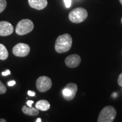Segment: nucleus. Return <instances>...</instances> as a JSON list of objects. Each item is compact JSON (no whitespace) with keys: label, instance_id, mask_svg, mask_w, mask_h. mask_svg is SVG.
<instances>
[{"label":"nucleus","instance_id":"9d476101","mask_svg":"<svg viewBox=\"0 0 122 122\" xmlns=\"http://www.w3.org/2000/svg\"><path fill=\"white\" fill-rule=\"evenodd\" d=\"M29 5L36 10H42L48 5L47 0H28Z\"/></svg>","mask_w":122,"mask_h":122},{"label":"nucleus","instance_id":"9b49d317","mask_svg":"<svg viewBox=\"0 0 122 122\" xmlns=\"http://www.w3.org/2000/svg\"><path fill=\"white\" fill-rule=\"evenodd\" d=\"M35 106H36V109L39 110L44 111L48 110L50 109V104L48 101L41 100L36 102Z\"/></svg>","mask_w":122,"mask_h":122},{"label":"nucleus","instance_id":"393cba45","mask_svg":"<svg viewBox=\"0 0 122 122\" xmlns=\"http://www.w3.org/2000/svg\"><path fill=\"white\" fill-rule=\"evenodd\" d=\"M121 23H122V19H121Z\"/></svg>","mask_w":122,"mask_h":122},{"label":"nucleus","instance_id":"0eeeda50","mask_svg":"<svg viewBox=\"0 0 122 122\" xmlns=\"http://www.w3.org/2000/svg\"><path fill=\"white\" fill-rule=\"evenodd\" d=\"M30 52V47L26 44L19 43L16 44L13 49V54L16 57H26Z\"/></svg>","mask_w":122,"mask_h":122},{"label":"nucleus","instance_id":"f257e3e1","mask_svg":"<svg viewBox=\"0 0 122 122\" xmlns=\"http://www.w3.org/2000/svg\"><path fill=\"white\" fill-rule=\"evenodd\" d=\"M72 44V39L71 35L65 33L57 37L55 43V50L58 53H66L71 49Z\"/></svg>","mask_w":122,"mask_h":122},{"label":"nucleus","instance_id":"aec40b11","mask_svg":"<svg viewBox=\"0 0 122 122\" xmlns=\"http://www.w3.org/2000/svg\"><path fill=\"white\" fill-rule=\"evenodd\" d=\"M15 81L14 80H12V81H10L8 82V83H7V85H9V86H13V85H14L15 84Z\"/></svg>","mask_w":122,"mask_h":122},{"label":"nucleus","instance_id":"f03ea898","mask_svg":"<svg viewBox=\"0 0 122 122\" xmlns=\"http://www.w3.org/2000/svg\"><path fill=\"white\" fill-rule=\"evenodd\" d=\"M117 116V111L114 107L107 106L102 110L99 114L98 122H112Z\"/></svg>","mask_w":122,"mask_h":122},{"label":"nucleus","instance_id":"dca6fc26","mask_svg":"<svg viewBox=\"0 0 122 122\" xmlns=\"http://www.w3.org/2000/svg\"><path fill=\"white\" fill-rule=\"evenodd\" d=\"M66 7L67 8H69L71 5V0H64Z\"/></svg>","mask_w":122,"mask_h":122},{"label":"nucleus","instance_id":"f8f14e48","mask_svg":"<svg viewBox=\"0 0 122 122\" xmlns=\"http://www.w3.org/2000/svg\"><path fill=\"white\" fill-rule=\"evenodd\" d=\"M22 112L24 114L29 116H36L39 114V110L33 107H27L23 106L22 109Z\"/></svg>","mask_w":122,"mask_h":122},{"label":"nucleus","instance_id":"39448f33","mask_svg":"<svg viewBox=\"0 0 122 122\" xmlns=\"http://www.w3.org/2000/svg\"><path fill=\"white\" fill-rule=\"evenodd\" d=\"M52 86V81L49 77L42 76L39 77L36 81V86L38 91L43 93L48 91Z\"/></svg>","mask_w":122,"mask_h":122},{"label":"nucleus","instance_id":"5701e85b","mask_svg":"<svg viewBox=\"0 0 122 122\" xmlns=\"http://www.w3.org/2000/svg\"><path fill=\"white\" fill-rule=\"evenodd\" d=\"M41 122V119L40 118H38L37 120H36V122Z\"/></svg>","mask_w":122,"mask_h":122},{"label":"nucleus","instance_id":"f3484780","mask_svg":"<svg viewBox=\"0 0 122 122\" xmlns=\"http://www.w3.org/2000/svg\"><path fill=\"white\" fill-rule=\"evenodd\" d=\"M118 83L119 85H120V86L122 87V73H121L119 76L118 79Z\"/></svg>","mask_w":122,"mask_h":122},{"label":"nucleus","instance_id":"4be33fe9","mask_svg":"<svg viewBox=\"0 0 122 122\" xmlns=\"http://www.w3.org/2000/svg\"><path fill=\"white\" fill-rule=\"evenodd\" d=\"M0 122H6V120L5 119H0Z\"/></svg>","mask_w":122,"mask_h":122},{"label":"nucleus","instance_id":"1a4fd4ad","mask_svg":"<svg viewBox=\"0 0 122 122\" xmlns=\"http://www.w3.org/2000/svg\"><path fill=\"white\" fill-rule=\"evenodd\" d=\"M81 58L77 54H72L68 56L65 59V64L70 68H75L80 65Z\"/></svg>","mask_w":122,"mask_h":122},{"label":"nucleus","instance_id":"7ed1b4c3","mask_svg":"<svg viewBox=\"0 0 122 122\" xmlns=\"http://www.w3.org/2000/svg\"><path fill=\"white\" fill-rule=\"evenodd\" d=\"M88 17V12L83 7H77L70 12L68 15L70 20L74 23H80Z\"/></svg>","mask_w":122,"mask_h":122},{"label":"nucleus","instance_id":"423d86ee","mask_svg":"<svg viewBox=\"0 0 122 122\" xmlns=\"http://www.w3.org/2000/svg\"><path fill=\"white\" fill-rule=\"evenodd\" d=\"M77 91V86L76 84L71 83L66 85L62 91L63 98L67 101H71L75 97Z\"/></svg>","mask_w":122,"mask_h":122},{"label":"nucleus","instance_id":"4468645a","mask_svg":"<svg viewBox=\"0 0 122 122\" xmlns=\"http://www.w3.org/2000/svg\"><path fill=\"white\" fill-rule=\"evenodd\" d=\"M7 6L6 0H0V14L4 11Z\"/></svg>","mask_w":122,"mask_h":122},{"label":"nucleus","instance_id":"6ab92c4d","mask_svg":"<svg viewBox=\"0 0 122 122\" xmlns=\"http://www.w3.org/2000/svg\"><path fill=\"white\" fill-rule=\"evenodd\" d=\"M10 70H6L5 72H2V75L3 76H7V75H10Z\"/></svg>","mask_w":122,"mask_h":122},{"label":"nucleus","instance_id":"6e6552de","mask_svg":"<svg viewBox=\"0 0 122 122\" xmlns=\"http://www.w3.org/2000/svg\"><path fill=\"white\" fill-rule=\"evenodd\" d=\"M14 27L13 25L6 21L0 22V36H7L13 33Z\"/></svg>","mask_w":122,"mask_h":122},{"label":"nucleus","instance_id":"a211bd4d","mask_svg":"<svg viewBox=\"0 0 122 122\" xmlns=\"http://www.w3.org/2000/svg\"><path fill=\"white\" fill-rule=\"evenodd\" d=\"M28 94L30 96H31V97H33V96H35V92L34 91H28Z\"/></svg>","mask_w":122,"mask_h":122},{"label":"nucleus","instance_id":"2eb2a0df","mask_svg":"<svg viewBox=\"0 0 122 122\" xmlns=\"http://www.w3.org/2000/svg\"><path fill=\"white\" fill-rule=\"evenodd\" d=\"M7 89L5 85L0 80V94H4L6 92Z\"/></svg>","mask_w":122,"mask_h":122},{"label":"nucleus","instance_id":"20e7f679","mask_svg":"<svg viewBox=\"0 0 122 122\" xmlns=\"http://www.w3.org/2000/svg\"><path fill=\"white\" fill-rule=\"evenodd\" d=\"M33 28L34 24L32 21L28 19H24L21 20L18 22L15 29V31L18 35L22 36L28 34L32 31Z\"/></svg>","mask_w":122,"mask_h":122},{"label":"nucleus","instance_id":"ddd939ff","mask_svg":"<svg viewBox=\"0 0 122 122\" xmlns=\"http://www.w3.org/2000/svg\"><path fill=\"white\" fill-rule=\"evenodd\" d=\"M9 56V53L6 48L2 44H0V59L5 60Z\"/></svg>","mask_w":122,"mask_h":122},{"label":"nucleus","instance_id":"b1692460","mask_svg":"<svg viewBox=\"0 0 122 122\" xmlns=\"http://www.w3.org/2000/svg\"><path fill=\"white\" fill-rule=\"evenodd\" d=\"M119 1H120V4H121L122 5V0H119Z\"/></svg>","mask_w":122,"mask_h":122},{"label":"nucleus","instance_id":"412c9836","mask_svg":"<svg viewBox=\"0 0 122 122\" xmlns=\"http://www.w3.org/2000/svg\"><path fill=\"white\" fill-rule=\"evenodd\" d=\"M33 102H33V101L29 100L27 102V105H28L29 107H32V104L33 103Z\"/></svg>","mask_w":122,"mask_h":122}]
</instances>
